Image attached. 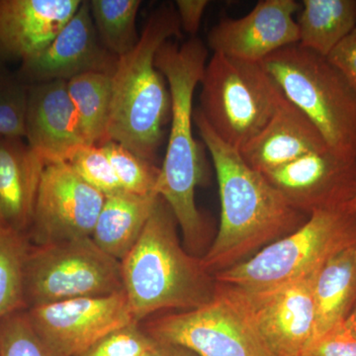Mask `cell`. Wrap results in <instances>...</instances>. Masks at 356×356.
I'll return each instance as SVG.
<instances>
[{
  "label": "cell",
  "instance_id": "cell-1",
  "mask_svg": "<svg viewBox=\"0 0 356 356\" xmlns=\"http://www.w3.org/2000/svg\"><path fill=\"white\" fill-rule=\"evenodd\" d=\"M193 123L212 158L221 201L219 229L201 257L206 270L214 276L290 235L309 215L292 206L240 152L222 142L197 109Z\"/></svg>",
  "mask_w": 356,
  "mask_h": 356
},
{
  "label": "cell",
  "instance_id": "cell-2",
  "mask_svg": "<svg viewBox=\"0 0 356 356\" xmlns=\"http://www.w3.org/2000/svg\"><path fill=\"white\" fill-rule=\"evenodd\" d=\"M208 62V50L197 37L161 44L154 65L165 76L172 95V120L166 153L156 192L172 209L184 242L197 257L207 242L208 226L196 206V187L204 179L203 154L193 135V97Z\"/></svg>",
  "mask_w": 356,
  "mask_h": 356
},
{
  "label": "cell",
  "instance_id": "cell-3",
  "mask_svg": "<svg viewBox=\"0 0 356 356\" xmlns=\"http://www.w3.org/2000/svg\"><path fill=\"white\" fill-rule=\"evenodd\" d=\"M181 28L172 4H161L149 16L139 42L118 58L112 74L107 139L154 163L172 120V95L154 58L161 44L180 37Z\"/></svg>",
  "mask_w": 356,
  "mask_h": 356
},
{
  "label": "cell",
  "instance_id": "cell-4",
  "mask_svg": "<svg viewBox=\"0 0 356 356\" xmlns=\"http://www.w3.org/2000/svg\"><path fill=\"white\" fill-rule=\"evenodd\" d=\"M177 225L159 196L139 240L121 261L124 291L136 323L163 310L200 308L216 292L217 281L201 257L180 245Z\"/></svg>",
  "mask_w": 356,
  "mask_h": 356
},
{
  "label": "cell",
  "instance_id": "cell-5",
  "mask_svg": "<svg viewBox=\"0 0 356 356\" xmlns=\"http://www.w3.org/2000/svg\"><path fill=\"white\" fill-rule=\"evenodd\" d=\"M332 151L356 159V89L327 57L291 44L261 63Z\"/></svg>",
  "mask_w": 356,
  "mask_h": 356
},
{
  "label": "cell",
  "instance_id": "cell-6",
  "mask_svg": "<svg viewBox=\"0 0 356 356\" xmlns=\"http://www.w3.org/2000/svg\"><path fill=\"white\" fill-rule=\"evenodd\" d=\"M200 86L198 111L238 152L264 130L285 98L261 64L220 54L208 60Z\"/></svg>",
  "mask_w": 356,
  "mask_h": 356
},
{
  "label": "cell",
  "instance_id": "cell-7",
  "mask_svg": "<svg viewBox=\"0 0 356 356\" xmlns=\"http://www.w3.org/2000/svg\"><path fill=\"white\" fill-rule=\"evenodd\" d=\"M355 245L356 213L317 211L290 235L214 278L247 291L266 289L318 273L334 255Z\"/></svg>",
  "mask_w": 356,
  "mask_h": 356
},
{
  "label": "cell",
  "instance_id": "cell-8",
  "mask_svg": "<svg viewBox=\"0 0 356 356\" xmlns=\"http://www.w3.org/2000/svg\"><path fill=\"white\" fill-rule=\"evenodd\" d=\"M140 327L154 341L200 356H273L243 295L224 283L217 282L214 297L200 308L156 316Z\"/></svg>",
  "mask_w": 356,
  "mask_h": 356
},
{
  "label": "cell",
  "instance_id": "cell-9",
  "mask_svg": "<svg viewBox=\"0 0 356 356\" xmlns=\"http://www.w3.org/2000/svg\"><path fill=\"white\" fill-rule=\"evenodd\" d=\"M123 290L121 261L103 252L91 236L30 247L25 266L26 310Z\"/></svg>",
  "mask_w": 356,
  "mask_h": 356
},
{
  "label": "cell",
  "instance_id": "cell-10",
  "mask_svg": "<svg viewBox=\"0 0 356 356\" xmlns=\"http://www.w3.org/2000/svg\"><path fill=\"white\" fill-rule=\"evenodd\" d=\"M104 201L69 163H48L40 179L30 238L40 245L91 236Z\"/></svg>",
  "mask_w": 356,
  "mask_h": 356
},
{
  "label": "cell",
  "instance_id": "cell-11",
  "mask_svg": "<svg viewBox=\"0 0 356 356\" xmlns=\"http://www.w3.org/2000/svg\"><path fill=\"white\" fill-rule=\"evenodd\" d=\"M26 311L39 336L62 356H83L111 332L136 323L124 290Z\"/></svg>",
  "mask_w": 356,
  "mask_h": 356
},
{
  "label": "cell",
  "instance_id": "cell-12",
  "mask_svg": "<svg viewBox=\"0 0 356 356\" xmlns=\"http://www.w3.org/2000/svg\"><path fill=\"white\" fill-rule=\"evenodd\" d=\"M316 273L254 291L236 288L271 355L301 356L313 339Z\"/></svg>",
  "mask_w": 356,
  "mask_h": 356
},
{
  "label": "cell",
  "instance_id": "cell-13",
  "mask_svg": "<svg viewBox=\"0 0 356 356\" xmlns=\"http://www.w3.org/2000/svg\"><path fill=\"white\" fill-rule=\"evenodd\" d=\"M296 209L344 210L356 195V159L330 147L306 154L264 175Z\"/></svg>",
  "mask_w": 356,
  "mask_h": 356
},
{
  "label": "cell",
  "instance_id": "cell-14",
  "mask_svg": "<svg viewBox=\"0 0 356 356\" xmlns=\"http://www.w3.org/2000/svg\"><path fill=\"white\" fill-rule=\"evenodd\" d=\"M118 58L103 46L91 17L89 1L81 2L74 17L48 47L21 63L17 76L27 86L69 81L86 72L113 74Z\"/></svg>",
  "mask_w": 356,
  "mask_h": 356
},
{
  "label": "cell",
  "instance_id": "cell-15",
  "mask_svg": "<svg viewBox=\"0 0 356 356\" xmlns=\"http://www.w3.org/2000/svg\"><path fill=\"white\" fill-rule=\"evenodd\" d=\"M300 6L295 0H261L243 17L212 27L208 46L213 54L261 64L275 51L298 44L294 15Z\"/></svg>",
  "mask_w": 356,
  "mask_h": 356
},
{
  "label": "cell",
  "instance_id": "cell-16",
  "mask_svg": "<svg viewBox=\"0 0 356 356\" xmlns=\"http://www.w3.org/2000/svg\"><path fill=\"white\" fill-rule=\"evenodd\" d=\"M25 139L47 165L69 163L77 149L88 146L70 99L67 81L29 86Z\"/></svg>",
  "mask_w": 356,
  "mask_h": 356
},
{
  "label": "cell",
  "instance_id": "cell-17",
  "mask_svg": "<svg viewBox=\"0 0 356 356\" xmlns=\"http://www.w3.org/2000/svg\"><path fill=\"white\" fill-rule=\"evenodd\" d=\"M81 0H0V65L43 51L79 10Z\"/></svg>",
  "mask_w": 356,
  "mask_h": 356
},
{
  "label": "cell",
  "instance_id": "cell-18",
  "mask_svg": "<svg viewBox=\"0 0 356 356\" xmlns=\"http://www.w3.org/2000/svg\"><path fill=\"white\" fill-rule=\"evenodd\" d=\"M327 147L310 119L285 97L264 130L240 154L250 168L266 175Z\"/></svg>",
  "mask_w": 356,
  "mask_h": 356
},
{
  "label": "cell",
  "instance_id": "cell-19",
  "mask_svg": "<svg viewBox=\"0 0 356 356\" xmlns=\"http://www.w3.org/2000/svg\"><path fill=\"white\" fill-rule=\"evenodd\" d=\"M46 161L23 139L0 136V213L7 226L26 234Z\"/></svg>",
  "mask_w": 356,
  "mask_h": 356
},
{
  "label": "cell",
  "instance_id": "cell-20",
  "mask_svg": "<svg viewBox=\"0 0 356 356\" xmlns=\"http://www.w3.org/2000/svg\"><path fill=\"white\" fill-rule=\"evenodd\" d=\"M159 195H138L125 191L105 196L92 240L118 261L135 247L146 227Z\"/></svg>",
  "mask_w": 356,
  "mask_h": 356
},
{
  "label": "cell",
  "instance_id": "cell-21",
  "mask_svg": "<svg viewBox=\"0 0 356 356\" xmlns=\"http://www.w3.org/2000/svg\"><path fill=\"white\" fill-rule=\"evenodd\" d=\"M313 294L314 339L343 324L356 306V245L334 255L316 273Z\"/></svg>",
  "mask_w": 356,
  "mask_h": 356
},
{
  "label": "cell",
  "instance_id": "cell-22",
  "mask_svg": "<svg viewBox=\"0 0 356 356\" xmlns=\"http://www.w3.org/2000/svg\"><path fill=\"white\" fill-rule=\"evenodd\" d=\"M296 22L300 46L327 58L356 29V0H304Z\"/></svg>",
  "mask_w": 356,
  "mask_h": 356
},
{
  "label": "cell",
  "instance_id": "cell-23",
  "mask_svg": "<svg viewBox=\"0 0 356 356\" xmlns=\"http://www.w3.org/2000/svg\"><path fill=\"white\" fill-rule=\"evenodd\" d=\"M67 90L74 103L81 132L88 146H103L108 142L112 74L86 72L67 81Z\"/></svg>",
  "mask_w": 356,
  "mask_h": 356
},
{
  "label": "cell",
  "instance_id": "cell-24",
  "mask_svg": "<svg viewBox=\"0 0 356 356\" xmlns=\"http://www.w3.org/2000/svg\"><path fill=\"white\" fill-rule=\"evenodd\" d=\"M140 0H90L91 17L104 48L115 57L127 55L139 42L137 22Z\"/></svg>",
  "mask_w": 356,
  "mask_h": 356
},
{
  "label": "cell",
  "instance_id": "cell-25",
  "mask_svg": "<svg viewBox=\"0 0 356 356\" xmlns=\"http://www.w3.org/2000/svg\"><path fill=\"white\" fill-rule=\"evenodd\" d=\"M29 238L7 225H0V321L26 310L25 266Z\"/></svg>",
  "mask_w": 356,
  "mask_h": 356
},
{
  "label": "cell",
  "instance_id": "cell-26",
  "mask_svg": "<svg viewBox=\"0 0 356 356\" xmlns=\"http://www.w3.org/2000/svg\"><path fill=\"white\" fill-rule=\"evenodd\" d=\"M102 147L113 166L123 191L138 195L156 194L161 168L113 140L105 143Z\"/></svg>",
  "mask_w": 356,
  "mask_h": 356
},
{
  "label": "cell",
  "instance_id": "cell-27",
  "mask_svg": "<svg viewBox=\"0 0 356 356\" xmlns=\"http://www.w3.org/2000/svg\"><path fill=\"white\" fill-rule=\"evenodd\" d=\"M0 356H62L48 346L33 327L27 311L0 321Z\"/></svg>",
  "mask_w": 356,
  "mask_h": 356
},
{
  "label": "cell",
  "instance_id": "cell-28",
  "mask_svg": "<svg viewBox=\"0 0 356 356\" xmlns=\"http://www.w3.org/2000/svg\"><path fill=\"white\" fill-rule=\"evenodd\" d=\"M29 86L0 65V136L19 138L26 136Z\"/></svg>",
  "mask_w": 356,
  "mask_h": 356
},
{
  "label": "cell",
  "instance_id": "cell-29",
  "mask_svg": "<svg viewBox=\"0 0 356 356\" xmlns=\"http://www.w3.org/2000/svg\"><path fill=\"white\" fill-rule=\"evenodd\" d=\"M69 163L86 184L103 195L123 191L113 166L102 146H83L77 149Z\"/></svg>",
  "mask_w": 356,
  "mask_h": 356
},
{
  "label": "cell",
  "instance_id": "cell-30",
  "mask_svg": "<svg viewBox=\"0 0 356 356\" xmlns=\"http://www.w3.org/2000/svg\"><path fill=\"white\" fill-rule=\"evenodd\" d=\"M153 346L140 324L132 323L105 337L83 356H140Z\"/></svg>",
  "mask_w": 356,
  "mask_h": 356
},
{
  "label": "cell",
  "instance_id": "cell-31",
  "mask_svg": "<svg viewBox=\"0 0 356 356\" xmlns=\"http://www.w3.org/2000/svg\"><path fill=\"white\" fill-rule=\"evenodd\" d=\"M301 356H356V337L343 324L309 343Z\"/></svg>",
  "mask_w": 356,
  "mask_h": 356
},
{
  "label": "cell",
  "instance_id": "cell-32",
  "mask_svg": "<svg viewBox=\"0 0 356 356\" xmlns=\"http://www.w3.org/2000/svg\"><path fill=\"white\" fill-rule=\"evenodd\" d=\"M356 89V29L327 57Z\"/></svg>",
  "mask_w": 356,
  "mask_h": 356
},
{
  "label": "cell",
  "instance_id": "cell-33",
  "mask_svg": "<svg viewBox=\"0 0 356 356\" xmlns=\"http://www.w3.org/2000/svg\"><path fill=\"white\" fill-rule=\"evenodd\" d=\"M208 0H177L175 1L180 28L191 37H196L200 28L201 21L206 8L209 6Z\"/></svg>",
  "mask_w": 356,
  "mask_h": 356
},
{
  "label": "cell",
  "instance_id": "cell-34",
  "mask_svg": "<svg viewBox=\"0 0 356 356\" xmlns=\"http://www.w3.org/2000/svg\"><path fill=\"white\" fill-rule=\"evenodd\" d=\"M153 353L156 356H200L184 346L158 343L154 341Z\"/></svg>",
  "mask_w": 356,
  "mask_h": 356
},
{
  "label": "cell",
  "instance_id": "cell-35",
  "mask_svg": "<svg viewBox=\"0 0 356 356\" xmlns=\"http://www.w3.org/2000/svg\"><path fill=\"white\" fill-rule=\"evenodd\" d=\"M343 325L353 336L356 337V306L353 308V310L351 311L346 322L343 323Z\"/></svg>",
  "mask_w": 356,
  "mask_h": 356
},
{
  "label": "cell",
  "instance_id": "cell-36",
  "mask_svg": "<svg viewBox=\"0 0 356 356\" xmlns=\"http://www.w3.org/2000/svg\"><path fill=\"white\" fill-rule=\"evenodd\" d=\"M344 210L348 211V212L350 213H356V195L355 196V198H353V200H351L350 202L344 207Z\"/></svg>",
  "mask_w": 356,
  "mask_h": 356
},
{
  "label": "cell",
  "instance_id": "cell-37",
  "mask_svg": "<svg viewBox=\"0 0 356 356\" xmlns=\"http://www.w3.org/2000/svg\"><path fill=\"white\" fill-rule=\"evenodd\" d=\"M152 350H153V348H152ZM140 356H156V355H154L153 350H149V351H147V353H145L144 355H140Z\"/></svg>",
  "mask_w": 356,
  "mask_h": 356
},
{
  "label": "cell",
  "instance_id": "cell-38",
  "mask_svg": "<svg viewBox=\"0 0 356 356\" xmlns=\"http://www.w3.org/2000/svg\"><path fill=\"white\" fill-rule=\"evenodd\" d=\"M0 225H6V222H4L3 219H2L1 213H0Z\"/></svg>",
  "mask_w": 356,
  "mask_h": 356
}]
</instances>
